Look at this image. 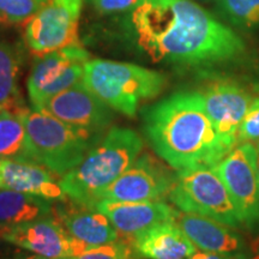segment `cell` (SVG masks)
Wrapping results in <instances>:
<instances>
[{"mask_svg":"<svg viewBox=\"0 0 259 259\" xmlns=\"http://www.w3.org/2000/svg\"><path fill=\"white\" fill-rule=\"evenodd\" d=\"M100 15L128 14L144 0H85Z\"/></svg>","mask_w":259,"mask_h":259,"instance_id":"26","label":"cell"},{"mask_svg":"<svg viewBox=\"0 0 259 259\" xmlns=\"http://www.w3.org/2000/svg\"><path fill=\"white\" fill-rule=\"evenodd\" d=\"M95 209L108 218L121 238L128 240L161 223L174 222L178 213V210L163 200L121 202L102 199L96 204Z\"/></svg>","mask_w":259,"mask_h":259,"instance_id":"14","label":"cell"},{"mask_svg":"<svg viewBox=\"0 0 259 259\" xmlns=\"http://www.w3.org/2000/svg\"><path fill=\"white\" fill-rule=\"evenodd\" d=\"M38 109L50 113L72 127L102 139L114 113L82 82L51 97Z\"/></svg>","mask_w":259,"mask_h":259,"instance_id":"11","label":"cell"},{"mask_svg":"<svg viewBox=\"0 0 259 259\" xmlns=\"http://www.w3.org/2000/svg\"><path fill=\"white\" fill-rule=\"evenodd\" d=\"M0 158L30 161L23 121L10 109L0 111Z\"/></svg>","mask_w":259,"mask_h":259,"instance_id":"21","label":"cell"},{"mask_svg":"<svg viewBox=\"0 0 259 259\" xmlns=\"http://www.w3.org/2000/svg\"><path fill=\"white\" fill-rule=\"evenodd\" d=\"M2 109H4V107H3V106H0V111H2Z\"/></svg>","mask_w":259,"mask_h":259,"instance_id":"32","label":"cell"},{"mask_svg":"<svg viewBox=\"0 0 259 259\" xmlns=\"http://www.w3.org/2000/svg\"><path fill=\"white\" fill-rule=\"evenodd\" d=\"M53 213L51 200L32 194L0 190V229L34 221Z\"/></svg>","mask_w":259,"mask_h":259,"instance_id":"19","label":"cell"},{"mask_svg":"<svg viewBox=\"0 0 259 259\" xmlns=\"http://www.w3.org/2000/svg\"><path fill=\"white\" fill-rule=\"evenodd\" d=\"M215 167L225 183L242 228L259 232V177L257 148L253 143H242L229 151Z\"/></svg>","mask_w":259,"mask_h":259,"instance_id":"7","label":"cell"},{"mask_svg":"<svg viewBox=\"0 0 259 259\" xmlns=\"http://www.w3.org/2000/svg\"><path fill=\"white\" fill-rule=\"evenodd\" d=\"M204 107L229 151L238 144V132L253 97L236 80L216 78L199 90Z\"/></svg>","mask_w":259,"mask_h":259,"instance_id":"12","label":"cell"},{"mask_svg":"<svg viewBox=\"0 0 259 259\" xmlns=\"http://www.w3.org/2000/svg\"><path fill=\"white\" fill-rule=\"evenodd\" d=\"M15 112L23 121L29 160L47 168L54 176H65L101 141L35 107L23 106Z\"/></svg>","mask_w":259,"mask_h":259,"instance_id":"4","label":"cell"},{"mask_svg":"<svg viewBox=\"0 0 259 259\" xmlns=\"http://www.w3.org/2000/svg\"><path fill=\"white\" fill-rule=\"evenodd\" d=\"M200 251L215 252L233 259H246L251 248L236 229L206 216L178 211L176 221Z\"/></svg>","mask_w":259,"mask_h":259,"instance_id":"15","label":"cell"},{"mask_svg":"<svg viewBox=\"0 0 259 259\" xmlns=\"http://www.w3.org/2000/svg\"><path fill=\"white\" fill-rule=\"evenodd\" d=\"M168 198L181 211L206 216L234 229L242 223L215 167L178 170Z\"/></svg>","mask_w":259,"mask_h":259,"instance_id":"6","label":"cell"},{"mask_svg":"<svg viewBox=\"0 0 259 259\" xmlns=\"http://www.w3.org/2000/svg\"><path fill=\"white\" fill-rule=\"evenodd\" d=\"M259 142V99H254L246 112L238 132V143Z\"/></svg>","mask_w":259,"mask_h":259,"instance_id":"25","label":"cell"},{"mask_svg":"<svg viewBox=\"0 0 259 259\" xmlns=\"http://www.w3.org/2000/svg\"><path fill=\"white\" fill-rule=\"evenodd\" d=\"M48 0H0V23H27Z\"/></svg>","mask_w":259,"mask_h":259,"instance_id":"23","label":"cell"},{"mask_svg":"<svg viewBox=\"0 0 259 259\" xmlns=\"http://www.w3.org/2000/svg\"><path fill=\"white\" fill-rule=\"evenodd\" d=\"M130 38L154 63L209 69L240 60L245 42L193 0H144L125 18Z\"/></svg>","mask_w":259,"mask_h":259,"instance_id":"1","label":"cell"},{"mask_svg":"<svg viewBox=\"0 0 259 259\" xmlns=\"http://www.w3.org/2000/svg\"><path fill=\"white\" fill-rule=\"evenodd\" d=\"M4 259H50V258L42 257V255H38L35 253L27 254V253H23V252H16V253L10 254Z\"/></svg>","mask_w":259,"mask_h":259,"instance_id":"28","label":"cell"},{"mask_svg":"<svg viewBox=\"0 0 259 259\" xmlns=\"http://www.w3.org/2000/svg\"><path fill=\"white\" fill-rule=\"evenodd\" d=\"M176 176L153 156L138 157L102 194V199L121 202L162 200L169 196ZM101 199V200H102Z\"/></svg>","mask_w":259,"mask_h":259,"instance_id":"13","label":"cell"},{"mask_svg":"<svg viewBox=\"0 0 259 259\" xmlns=\"http://www.w3.org/2000/svg\"><path fill=\"white\" fill-rule=\"evenodd\" d=\"M220 14L242 30L259 29V0H216Z\"/></svg>","mask_w":259,"mask_h":259,"instance_id":"22","label":"cell"},{"mask_svg":"<svg viewBox=\"0 0 259 259\" xmlns=\"http://www.w3.org/2000/svg\"><path fill=\"white\" fill-rule=\"evenodd\" d=\"M89 60L82 44L35 57L27 82L32 107L40 108L51 97L82 82L84 65Z\"/></svg>","mask_w":259,"mask_h":259,"instance_id":"9","label":"cell"},{"mask_svg":"<svg viewBox=\"0 0 259 259\" xmlns=\"http://www.w3.org/2000/svg\"><path fill=\"white\" fill-rule=\"evenodd\" d=\"M255 148H257V170H258V177H259V143Z\"/></svg>","mask_w":259,"mask_h":259,"instance_id":"30","label":"cell"},{"mask_svg":"<svg viewBox=\"0 0 259 259\" xmlns=\"http://www.w3.org/2000/svg\"><path fill=\"white\" fill-rule=\"evenodd\" d=\"M193 2H196V3H213V2H216V0H193Z\"/></svg>","mask_w":259,"mask_h":259,"instance_id":"31","label":"cell"},{"mask_svg":"<svg viewBox=\"0 0 259 259\" xmlns=\"http://www.w3.org/2000/svg\"><path fill=\"white\" fill-rule=\"evenodd\" d=\"M83 83L113 111L135 116L141 102L160 95L167 77L136 64L90 59L84 65Z\"/></svg>","mask_w":259,"mask_h":259,"instance_id":"5","label":"cell"},{"mask_svg":"<svg viewBox=\"0 0 259 259\" xmlns=\"http://www.w3.org/2000/svg\"><path fill=\"white\" fill-rule=\"evenodd\" d=\"M190 259H233V258L221 253H215V252H206V251L197 250Z\"/></svg>","mask_w":259,"mask_h":259,"instance_id":"27","label":"cell"},{"mask_svg":"<svg viewBox=\"0 0 259 259\" xmlns=\"http://www.w3.org/2000/svg\"><path fill=\"white\" fill-rule=\"evenodd\" d=\"M144 134L153 150L177 170L213 167L229 154L199 92H179L144 113Z\"/></svg>","mask_w":259,"mask_h":259,"instance_id":"2","label":"cell"},{"mask_svg":"<svg viewBox=\"0 0 259 259\" xmlns=\"http://www.w3.org/2000/svg\"><path fill=\"white\" fill-rule=\"evenodd\" d=\"M84 0H48L25 23V44L36 56L80 44Z\"/></svg>","mask_w":259,"mask_h":259,"instance_id":"8","label":"cell"},{"mask_svg":"<svg viewBox=\"0 0 259 259\" xmlns=\"http://www.w3.org/2000/svg\"><path fill=\"white\" fill-rule=\"evenodd\" d=\"M53 176L36 162L0 158V190L32 194L48 200H63L65 194Z\"/></svg>","mask_w":259,"mask_h":259,"instance_id":"17","label":"cell"},{"mask_svg":"<svg viewBox=\"0 0 259 259\" xmlns=\"http://www.w3.org/2000/svg\"><path fill=\"white\" fill-rule=\"evenodd\" d=\"M53 213L71 236L89 247L111 244L121 239L108 218L95 208L70 200V203L54 206Z\"/></svg>","mask_w":259,"mask_h":259,"instance_id":"16","label":"cell"},{"mask_svg":"<svg viewBox=\"0 0 259 259\" xmlns=\"http://www.w3.org/2000/svg\"><path fill=\"white\" fill-rule=\"evenodd\" d=\"M143 141L131 128L112 127L79 164L61 177L66 198L95 208L102 194L137 160Z\"/></svg>","mask_w":259,"mask_h":259,"instance_id":"3","label":"cell"},{"mask_svg":"<svg viewBox=\"0 0 259 259\" xmlns=\"http://www.w3.org/2000/svg\"><path fill=\"white\" fill-rule=\"evenodd\" d=\"M246 259H259V245L255 246L253 248H251L250 253H248Z\"/></svg>","mask_w":259,"mask_h":259,"instance_id":"29","label":"cell"},{"mask_svg":"<svg viewBox=\"0 0 259 259\" xmlns=\"http://www.w3.org/2000/svg\"><path fill=\"white\" fill-rule=\"evenodd\" d=\"M0 239L22 250L50 259L74 257L90 248L71 236L54 213L0 229Z\"/></svg>","mask_w":259,"mask_h":259,"instance_id":"10","label":"cell"},{"mask_svg":"<svg viewBox=\"0 0 259 259\" xmlns=\"http://www.w3.org/2000/svg\"><path fill=\"white\" fill-rule=\"evenodd\" d=\"M24 61L21 44L0 41V106L17 111L24 106L19 92V76Z\"/></svg>","mask_w":259,"mask_h":259,"instance_id":"20","label":"cell"},{"mask_svg":"<svg viewBox=\"0 0 259 259\" xmlns=\"http://www.w3.org/2000/svg\"><path fill=\"white\" fill-rule=\"evenodd\" d=\"M139 259H190L198 248L176 222L161 223L131 239Z\"/></svg>","mask_w":259,"mask_h":259,"instance_id":"18","label":"cell"},{"mask_svg":"<svg viewBox=\"0 0 259 259\" xmlns=\"http://www.w3.org/2000/svg\"><path fill=\"white\" fill-rule=\"evenodd\" d=\"M63 259H139L136 254L131 240L121 238L120 240L105 244L100 246H94L88 250L82 252L74 257Z\"/></svg>","mask_w":259,"mask_h":259,"instance_id":"24","label":"cell"}]
</instances>
